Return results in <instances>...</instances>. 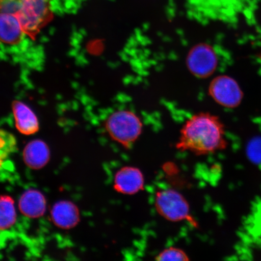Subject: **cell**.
<instances>
[{
    "label": "cell",
    "instance_id": "cell-11",
    "mask_svg": "<svg viewBox=\"0 0 261 261\" xmlns=\"http://www.w3.org/2000/svg\"><path fill=\"white\" fill-rule=\"evenodd\" d=\"M46 200L43 194L36 189H29L21 196L19 208L24 216L31 218H40L46 211Z\"/></svg>",
    "mask_w": 261,
    "mask_h": 261
},
{
    "label": "cell",
    "instance_id": "cell-12",
    "mask_svg": "<svg viewBox=\"0 0 261 261\" xmlns=\"http://www.w3.org/2000/svg\"><path fill=\"white\" fill-rule=\"evenodd\" d=\"M50 150L46 143L41 140H35L25 146L23 159L25 165L33 169H40L50 160Z\"/></svg>",
    "mask_w": 261,
    "mask_h": 261
},
{
    "label": "cell",
    "instance_id": "cell-15",
    "mask_svg": "<svg viewBox=\"0 0 261 261\" xmlns=\"http://www.w3.org/2000/svg\"><path fill=\"white\" fill-rule=\"evenodd\" d=\"M155 260L188 261L190 259L187 253L180 248L169 247L156 254Z\"/></svg>",
    "mask_w": 261,
    "mask_h": 261
},
{
    "label": "cell",
    "instance_id": "cell-2",
    "mask_svg": "<svg viewBox=\"0 0 261 261\" xmlns=\"http://www.w3.org/2000/svg\"><path fill=\"white\" fill-rule=\"evenodd\" d=\"M0 13L17 18L33 41L54 16L50 0H0Z\"/></svg>",
    "mask_w": 261,
    "mask_h": 261
},
{
    "label": "cell",
    "instance_id": "cell-3",
    "mask_svg": "<svg viewBox=\"0 0 261 261\" xmlns=\"http://www.w3.org/2000/svg\"><path fill=\"white\" fill-rule=\"evenodd\" d=\"M105 128L111 139L125 149H130L143 132L140 117L128 110L114 111L107 117Z\"/></svg>",
    "mask_w": 261,
    "mask_h": 261
},
{
    "label": "cell",
    "instance_id": "cell-6",
    "mask_svg": "<svg viewBox=\"0 0 261 261\" xmlns=\"http://www.w3.org/2000/svg\"><path fill=\"white\" fill-rule=\"evenodd\" d=\"M218 57L213 47L207 44H200L189 52L187 64L189 71L196 77H210L218 67Z\"/></svg>",
    "mask_w": 261,
    "mask_h": 261
},
{
    "label": "cell",
    "instance_id": "cell-1",
    "mask_svg": "<svg viewBox=\"0 0 261 261\" xmlns=\"http://www.w3.org/2000/svg\"><path fill=\"white\" fill-rule=\"evenodd\" d=\"M227 147L226 130L219 117L200 113L189 117L182 125L175 148L197 156L223 151Z\"/></svg>",
    "mask_w": 261,
    "mask_h": 261
},
{
    "label": "cell",
    "instance_id": "cell-8",
    "mask_svg": "<svg viewBox=\"0 0 261 261\" xmlns=\"http://www.w3.org/2000/svg\"><path fill=\"white\" fill-rule=\"evenodd\" d=\"M32 40L25 34L17 18L0 13V42L6 47L19 48L24 42ZM33 41V40H32Z\"/></svg>",
    "mask_w": 261,
    "mask_h": 261
},
{
    "label": "cell",
    "instance_id": "cell-4",
    "mask_svg": "<svg viewBox=\"0 0 261 261\" xmlns=\"http://www.w3.org/2000/svg\"><path fill=\"white\" fill-rule=\"evenodd\" d=\"M154 205L160 216L166 221L172 223L188 221L192 226H197L187 199L175 189H159L155 192Z\"/></svg>",
    "mask_w": 261,
    "mask_h": 261
},
{
    "label": "cell",
    "instance_id": "cell-14",
    "mask_svg": "<svg viewBox=\"0 0 261 261\" xmlns=\"http://www.w3.org/2000/svg\"><path fill=\"white\" fill-rule=\"evenodd\" d=\"M17 149L15 137L7 130L0 129V168Z\"/></svg>",
    "mask_w": 261,
    "mask_h": 261
},
{
    "label": "cell",
    "instance_id": "cell-10",
    "mask_svg": "<svg viewBox=\"0 0 261 261\" xmlns=\"http://www.w3.org/2000/svg\"><path fill=\"white\" fill-rule=\"evenodd\" d=\"M15 126L18 132L24 135H32L38 132L39 123L37 116L33 111L21 101H14L12 104Z\"/></svg>",
    "mask_w": 261,
    "mask_h": 261
},
{
    "label": "cell",
    "instance_id": "cell-7",
    "mask_svg": "<svg viewBox=\"0 0 261 261\" xmlns=\"http://www.w3.org/2000/svg\"><path fill=\"white\" fill-rule=\"evenodd\" d=\"M145 178L141 169L126 165L118 169L114 174L113 189L117 193L133 195L145 189Z\"/></svg>",
    "mask_w": 261,
    "mask_h": 261
},
{
    "label": "cell",
    "instance_id": "cell-5",
    "mask_svg": "<svg viewBox=\"0 0 261 261\" xmlns=\"http://www.w3.org/2000/svg\"><path fill=\"white\" fill-rule=\"evenodd\" d=\"M208 92L215 102L229 109L239 106L244 97L240 85L233 78L226 75L214 78L208 88Z\"/></svg>",
    "mask_w": 261,
    "mask_h": 261
},
{
    "label": "cell",
    "instance_id": "cell-9",
    "mask_svg": "<svg viewBox=\"0 0 261 261\" xmlns=\"http://www.w3.org/2000/svg\"><path fill=\"white\" fill-rule=\"evenodd\" d=\"M54 223L63 229H70L80 221V212L76 205L68 201H59L51 211Z\"/></svg>",
    "mask_w": 261,
    "mask_h": 261
},
{
    "label": "cell",
    "instance_id": "cell-13",
    "mask_svg": "<svg viewBox=\"0 0 261 261\" xmlns=\"http://www.w3.org/2000/svg\"><path fill=\"white\" fill-rule=\"evenodd\" d=\"M16 220L14 201L8 195L0 196V230L8 229Z\"/></svg>",
    "mask_w": 261,
    "mask_h": 261
}]
</instances>
